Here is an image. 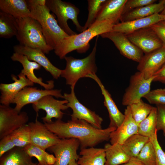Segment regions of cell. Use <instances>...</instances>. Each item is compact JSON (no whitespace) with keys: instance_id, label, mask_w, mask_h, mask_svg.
Wrapping results in <instances>:
<instances>
[{"instance_id":"obj_1","label":"cell","mask_w":165,"mask_h":165,"mask_svg":"<svg viewBox=\"0 0 165 165\" xmlns=\"http://www.w3.org/2000/svg\"><path fill=\"white\" fill-rule=\"evenodd\" d=\"M47 128L60 138L79 140L81 148L94 147L110 139L111 133L116 128L108 127L99 129L83 120L71 119L67 122L57 120L50 123H44Z\"/></svg>"},{"instance_id":"obj_2","label":"cell","mask_w":165,"mask_h":165,"mask_svg":"<svg viewBox=\"0 0 165 165\" xmlns=\"http://www.w3.org/2000/svg\"><path fill=\"white\" fill-rule=\"evenodd\" d=\"M114 24L108 20L95 22L86 30L79 34L65 37L54 48V52L60 59H64L69 53L76 50L85 53L90 47V41L95 36L112 31Z\"/></svg>"},{"instance_id":"obj_3","label":"cell","mask_w":165,"mask_h":165,"mask_svg":"<svg viewBox=\"0 0 165 165\" xmlns=\"http://www.w3.org/2000/svg\"><path fill=\"white\" fill-rule=\"evenodd\" d=\"M32 17L40 24L47 44L53 50L65 37L68 36L50 13L46 0H27Z\"/></svg>"},{"instance_id":"obj_4","label":"cell","mask_w":165,"mask_h":165,"mask_svg":"<svg viewBox=\"0 0 165 165\" xmlns=\"http://www.w3.org/2000/svg\"><path fill=\"white\" fill-rule=\"evenodd\" d=\"M98 36H97L92 51L86 57L82 59L66 56L65 69L62 70L61 76L66 80V84L74 88L79 80L87 77L91 74H96L97 67L96 64V54Z\"/></svg>"},{"instance_id":"obj_5","label":"cell","mask_w":165,"mask_h":165,"mask_svg":"<svg viewBox=\"0 0 165 165\" xmlns=\"http://www.w3.org/2000/svg\"><path fill=\"white\" fill-rule=\"evenodd\" d=\"M16 20L18 30L16 36L20 44L40 49L46 54L53 50L47 44L41 26L37 20L31 17Z\"/></svg>"},{"instance_id":"obj_6","label":"cell","mask_w":165,"mask_h":165,"mask_svg":"<svg viewBox=\"0 0 165 165\" xmlns=\"http://www.w3.org/2000/svg\"><path fill=\"white\" fill-rule=\"evenodd\" d=\"M46 5L50 11L56 15L59 26L68 35L77 34L69 26L68 24V20L72 21L78 31H82L83 26L78 20L79 10L74 5L61 0H46Z\"/></svg>"},{"instance_id":"obj_7","label":"cell","mask_w":165,"mask_h":165,"mask_svg":"<svg viewBox=\"0 0 165 165\" xmlns=\"http://www.w3.org/2000/svg\"><path fill=\"white\" fill-rule=\"evenodd\" d=\"M155 75L146 79L142 73L138 71L130 78L129 84L125 90L122 100V104L129 106L141 99L150 91L152 83Z\"/></svg>"},{"instance_id":"obj_8","label":"cell","mask_w":165,"mask_h":165,"mask_svg":"<svg viewBox=\"0 0 165 165\" xmlns=\"http://www.w3.org/2000/svg\"><path fill=\"white\" fill-rule=\"evenodd\" d=\"M74 89L71 87L70 93H64L63 95V99L68 102L67 105L72 111L71 119L83 120L95 128L101 129L103 119L79 101L75 95Z\"/></svg>"},{"instance_id":"obj_9","label":"cell","mask_w":165,"mask_h":165,"mask_svg":"<svg viewBox=\"0 0 165 165\" xmlns=\"http://www.w3.org/2000/svg\"><path fill=\"white\" fill-rule=\"evenodd\" d=\"M29 117L25 112L19 113L9 106L0 105V139L26 124Z\"/></svg>"},{"instance_id":"obj_10","label":"cell","mask_w":165,"mask_h":165,"mask_svg":"<svg viewBox=\"0 0 165 165\" xmlns=\"http://www.w3.org/2000/svg\"><path fill=\"white\" fill-rule=\"evenodd\" d=\"M68 102L66 100H58L55 99L53 96L47 95L32 104V107L37 113V116L39 110H44L46 115L42 119L44 123H50L53 122L52 119L53 118L61 119L64 114L62 111L68 108L66 105Z\"/></svg>"},{"instance_id":"obj_11","label":"cell","mask_w":165,"mask_h":165,"mask_svg":"<svg viewBox=\"0 0 165 165\" xmlns=\"http://www.w3.org/2000/svg\"><path fill=\"white\" fill-rule=\"evenodd\" d=\"M125 35L133 43L145 54L153 51L163 46L162 41L150 27Z\"/></svg>"},{"instance_id":"obj_12","label":"cell","mask_w":165,"mask_h":165,"mask_svg":"<svg viewBox=\"0 0 165 165\" xmlns=\"http://www.w3.org/2000/svg\"><path fill=\"white\" fill-rule=\"evenodd\" d=\"M80 145L77 139H62L57 144L48 148V150L54 154L56 159L53 165H68L72 160L77 161L79 156L77 151Z\"/></svg>"},{"instance_id":"obj_13","label":"cell","mask_w":165,"mask_h":165,"mask_svg":"<svg viewBox=\"0 0 165 165\" xmlns=\"http://www.w3.org/2000/svg\"><path fill=\"white\" fill-rule=\"evenodd\" d=\"M61 91V90H42L27 86L19 92L13 103L16 104L15 109L20 113L24 106L30 104H33L45 96L51 95L57 98H63Z\"/></svg>"},{"instance_id":"obj_14","label":"cell","mask_w":165,"mask_h":165,"mask_svg":"<svg viewBox=\"0 0 165 165\" xmlns=\"http://www.w3.org/2000/svg\"><path fill=\"white\" fill-rule=\"evenodd\" d=\"M100 36L112 41L120 53L129 59L139 63L144 56L143 52L123 33L112 31Z\"/></svg>"},{"instance_id":"obj_15","label":"cell","mask_w":165,"mask_h":165,"mask_svg":"<svg viewBox=\"0 0 165 165\" xmlns=\"http://www.w3.org/2000/svg\"><path fill=\"white\" fill-rule=\"evenodd\" d=\"M31 130V144L46 150L57 143L61 139L50 131L44 123L36 118L34 122L28 124Z\"/></svg>"},{"instance_id":"obj_16","label":"cell","mask_w":165,"mask_h":165,"mask_svg":"<svg viewBox=\"0 0 165 165\" xmlns=\"http://www.w3.org/2000/svg\"><path fill=\"white\" fill-rule=\"evenodd\" d=\"M13 50L15 52L24 55L29 60L39 64L49 72L54 79H57L61 76L62 70L53 65L40 49L19 44L13 47Z\"/></svg>"},{"instance_id":"obj_17","label":"cell","mask_w":165,"mask_h":165,"mask_svg":"<svg viewBox=\"0 0 165 165\" xmlns=\"http://www.w3.org/2000/svg\"><path fill=\"white\" fill-rule=\"evenodd\" d=\"M11 76L14 82L9 84L2 83L0 84V103L1 105L6 106H9L10 104L13 103L16 97L24 88L34 85V83L21 72L18 75V79L14 75H11Z\"/></svg>"},{"instance_id":"obj_18","label":"cell","mask_w":165,"mask_h":165,"mask_svg":"<svg viewBox=\"0 0 165 165\" xmlns=\"http://www.w3.org/2000/svg\"><path fill=\"white\" fill-rule=\"evenodd\" d=\"M165 64V47L161 48L145 54L137 67L146 79L153 76Z\"/></svg>"},{"instance_id":"obj_19","label":"cell","mask_w":165,"mask_h":165,"mask_svg":"<svg viewBox=\"0 0 165 165\" xmlns=\"http://www.w3.org/2000/svg\"><path fill=\"white\" fill-rule=\"evenodd\" d=\"M124 114L125 118L122 124L110 134L111 144L122 145L129 138L138 133V124L132 117L129 105L127 106Z\"/></svg>"},{"instance_id":"obj_20","label":"cell","mask_w":165,"mask_h":165,"mask_svg":"<svg viewBox=\"0 0 165 165\" xmlns=\"http://www.w3.org/2000/svg\"><path fill=\"white\" fill-rule=\"evenodd\" d=\"M87 78H90L94 80L100 87L104 97V105L106 107L109 114L110 120L109 127L116 129L123 122L125 118L124 114L119 109L111 95L106 89L96 74L90 75L87 76Z\"/></svg>"},{"instance_id":"obj_21","label":"cell","mask_w":165,"mask_h":165,"mask_svg":"<svg viewBox=\"0 0 165 165\" xmlns=\"http://www.w3.org/2000/svg\"><path fill=\"white\" fill-rule=\"evenodd\" d=\"M11 58L13 61L19 62L21 64L23 69L21 72L31 82L39 84L45 89L51 90L53 88L54 85L53 80H50L45 83L41 77L38 78L35 74L34 71L39 70L42 67L39 64L29 60L25 56L17 53H13Z\"/></svg>"},{"instance_id":"obj_22","label":"cell","mask_w":165,"mask_h":165,"mask_svg":"<svg viewBox=\"0 0 165 165\" xmlns=\"http://www.w3.org/2000/svg\"><path fill=\"white\" fill-rule=\"evenodd\" d=\"M165 20V16L160 13L134 20L119 23L114 25L113 31L127 35L136 31L150 27L159 22Z\"/></svg>"},{"instance_id":"obj_23","label":"cell","mask_w":165,"mask_h":165,"mask_svg":"<svg viewBox=\"0 0 165 165\" xmlns=\"http://www.w3.org/2000/svg\"><path fill=\"white\" fill-rule=\"evenodd\" d=\"M127 0H106L103 3L95 22L108 20L115 25L123 14Z\"/></svg>"},{"instance_id":"obj_24","label":"cell","mask_w":165,"mask_h":165,"mask_svg":"<svg viewBox=\"0 0 165 165\" xmlns=\"http://www.w3.org/2000/svg\"><path fill=\"white\" fill-rule=\"evenodd\" d=\"M0 9L16 19L32 17L27 0H0Z\"/></svg>"},{"instance_id":"obj_25","label":"cell","mask_w":165,"mask_h":165,"mask_svg":"<svg viewBox=\"0 0 165 165\" xmlns=\"http://www.w3.org/2000/svg\"><path fill=\"white\" fill-rule=\"evenodd\" d=\"M165 3V0H162L157 3H154L134 9L123 14L120 20L121 22L129 21L159 13L163 11Z\"/></svg>"},{"instance_id":"obj_26","label":"cell","mask_w":165,"mask_h":165,"mask_svg":"<svg viewBox=\"0 0 165 165\" xmlns=\"http://www.w3.org/2000/svg\"><path fill=\"white\" fill-rule=\"evenodd\" d=\"M77 163L79 165H105V150L94 147L81 149Z\"/></svg>"},{"instance_id":"obj_27","label":"cell","mask_w":165,"mask_h":165,"mask_svg":"<svg viewBox=\"0 0 165 165\" xmlns=\"http://www.w3.org/2000/svg\"><path fill=\"white\" fill-rule=\"evenodd\" d=\"M31 158L24 148L15 147L0 157V165H30Z\"/></svg>"},{"instance_id":"obj_28","label":"cell","mask_w":165,"mask_h":165,"mask_svg":"<svg viewBox=\"0 0 165 165\" xmlns=\"http://www.w3.org/2000/svg\"><path fill=\"white\" fill-rule=\"evenodd\" d=\"M105 153V165H120L127 162L130 159L124 150L122 145L106 144L104 148Z\"/></svg>"},{"instance_id":"obj_29","label":"cell","mask_w":165,"mask_h":165,"mask_svg":"<svg viewBox=\"0 0 165 165\" xmlns=\"http://www.w3.org/2000/svg\"><path fill=\"white\" fill-rule=\"evenodd\" d=\"M150 139L138 133L129 138L122 145L127 154L130 157H137Z\"/></svg>"},{"instance_id":"obj_30","label":"cell","mask_w":165,"mask_h":165,"mask_svg":"<svg viewBox=\"0 0 165 165\" xmlns=\"http://www.w3.org/2000/svg\"><path fill=\"white\" fill-rule=\"evenodd\" d=\"M18 30L16 19L0 11V37L5 38L16 36Z\"/></svg>"},{"instance_id":"obj_31","label":"cell","mask_w":165,"mask_h":165,"mask_svg":"<svg viewBox=\"0 0 165 165\" xmlns=\"http://www.w3.org/2000/svg\"><path fill=\"white\" fill-rule=\"evenodd\" d=\"M157 110L153 107L150 113L138 124V133L149 139L157 132Z\"/></svg>"},{"instance_id":"obj_32","label":"cell","mask_w":165,"mask_h":165,"mask_svg":"<svg viewBox=\"0 0 165 165\" xmlns=\"http://www.w3.org/2000/svg\"><path fill=\"white\" fill-rule=\"evenodd\" d=\"M24 148L30 156L37 159L40 165H53L56 162L54 156L37 146L30 144Z\"/></svg>"},{"instance_id":"obj_33","label":"cell","mask_w":165,"mask_h":165,"mask_svg":"<svg viewBox=\"0 0 165 165\" xmlns=\"http://www.w3.org/2000/svg\"><path fill=\"white\" fill-rule=\"evenodd\" d=\"M10 135L15 147L24 148L31 144V130L28 124L19 128Z\"/></svg>"},{"instance_id":"obj_34","label":"cell","mask_w":165,"mask_h":165,"mask_svg":"<svg viewBox=\"0 0 165 165\" xmlns=\"http://www.w3.org/2000/svg\"><path fill=\"white\" fill-rule=\"evenodd\" d=\"M129 106L132 117L138 124L148 116L153 107L142 99Z\"/></svg>"},{"instance_id":"obj_35","label":"cell","mask_w":165,"mask_h":165,"mask_svg":"<svg viewBox=\"0 0 165 165\" xmlns=\"http://www.w3.org/2000/svg\"><path fill=\"white\" fill-rule=\"evenodd\" d=\"M105 0H87L88 16L85 25L83 26L82 31L86 30L95 23L101 7Z\"/></svg>"},{"instance_id":"obj_36","label":"cell","mask_w":165,"mask_h":165,"mask_svg":"<svg viewBox=\"0 0 165 165\" xmlns=\"http://www.w3.org/2000/svg\"><path fill=\"white\" fill-rule=\"evenodd\" d=\"M137 157L145 165H156L155 148L150 140L145 145Z\"/></svg>"},{"instance_id":"obj_37","label":"cell","mask_w":165,"mask_h":165,"mask_svg":"<svg viewBox=\"0 0 165 165\" xmlns=\"http://www.w3.org/2000/svg\"><path fill=\"white\" fill-rule=\"evenodd\" d=\"M143 97L151 104L165 105V89L150 90Z\"/></svg>"},{"instance_id":"obj_38","label":"cell","mask_w":165,"mask_h":165,"mask_svg":"<svg viewBox=\"0 0 165 165\" xmlns=\"http://www.w3.org/2000/svg\"><path fill=\"white\" fill-rule=\"evenodd\" d=\"M157 132L150 138V140L152 143L155 148L156 165H165V152L163 150L159 143Z\"/></svg>"},{"instance_id":"obj_39","label":"cell","mask_w":165,"mask_h":165,"mask_svg":"<svg viewBox=\"0 0 165 165\" xmlns=\"http://www.w3.org/2000/svg\"><path fill=\"white\" fill-rule=\"evenodd\" d=\"M156 1L155 0H127L122 15L134 9L153 3Z\"/></svg>"},{"instance_id":"obj_40","label":"cell","mask_w":165,"mask_h":165,"mask_svg":"<svg viewBox=\"0 0 165 165\" xmlns=\"http://www.w3.org/2000/svg\"><path fill=\"white\" fill-rule=\"evenodd\" d=\"M15 147L10 135L6 136L0 141V157Z\"/></svg>"},{"instance_id":"obj_41","label":"cell","mask_w":165,"mask_h":165,"mask_svg":"<svg viewBox=\"0 0 165 165\" xmlns=\"http://www.w3.org/2000/svg\"><path fill=\"white\" fill-rule=\"evenodd\" d=\"M156 107L157 110V130L165 131V105H157Z\"/></svg>"},{"instance_id":"obj_42","label":"cell","mask_w":165,"mask_h":165,"mask_svg":"<svg viewBox=\"0 0 165 165\" xmlns=\"http://www.w3.org/2000/svg\"><path fill=\"white\" fill-rule=\"evenodd\" d=\"M155 32L165 47V22L162 21L150 27Z\"/></svg>"},{"instance_id":"obj_43","label":"cell","mask_w":165,"mask_h":165,"mask_svg":"<svg viewBox=\"0 0 165 165\" xmlns=\"http://www.w3.org/2000/svg\"><path fill=\"white\" fill-rule=\"evenodd\" d=\"M154 75L155 77L153 81H158L165 84V64Z\"/></svg>"},{"instance_id":"obj_44","label":"cell","mask_w":165,"mask_h":165,"mask_svg":"<svg viewBox=\"0 0 165 165\" xmlns=\"http://www.w3.org/2000/svg\"><path fill=\"white\" fill-rule=\"evenodd\" d=\"M120 165H145L137 157H130L126 163Z\"/></svg>"},{"instance_id":"obj_45","label":"cell","mask_w":165,"mask_h":165,"mask_svg":"<svg viewBox=\"0 0 165 165\" xmlns=\"http://www.w3.org/2000/svg\"><path fill=\"white\" fill-rule=\"evenodd\" d=\"M76 161L75 160H72L68 165H79Z\"/></svg>"},{"instance_id":"obj_46","label":"cell","mask_w":165,"mask_h":165,"mask_svg":"<svg viewBox=\"0 0 165 165\" xmlns=\"http://www.w3.org/2000/svg\"><path fill=\"white\" fill-rule=\"evenodd\" d=\"M160 14L162 15L165 16V3L164 5L163 9Z\"/></svg>"},{"instance_id":"obj_47","label":"cell","mask_w":165,"mask_h":165,"mask_svg":"<svg viewBox=\"0 0 165 165\" xmlns=\"http://www.w3.org/2000/svg\"><path fill=\"white\" fill-rule=\"evenodd\" d=\"M30 165H40V164L38 163H35L32 162Z\"/></svg>"},{"instance_id":"obj_48","label":"cell","mask_w":165,"mask_h":165,"mask_svg":"<svg viewBox=\"0 0 165 165\" xmlns=\"http://www.w3.org/2000/svg\"><path fill=\"white\" fill-rule=\"evenodd\" d=\"M163 134L165 137V131H163Z\"/></svg>"},{"instance_id":"obj_49","label":"cell","mask_w":165,"mask_h":165,"mask_svg":"<svg viewBox=\"0 0 165 165\" xmlns=\"http://www.w3.org/2000/svg\"><path fill=\"white\" fill-rule=\"evenodd\" d=\"M164 21L165 22V20H164Z\"/></svg>"}]
</instances>
